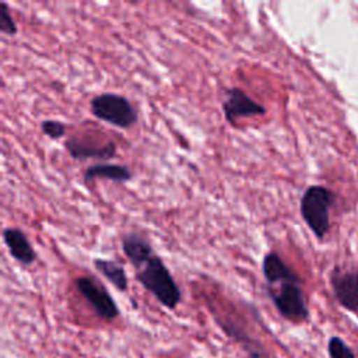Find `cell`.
I'll use <instances>...</instances> for the list:
<instances>
[{"instance_id":"cell-1","label":"cell","mask_w":358,"mask_h":358,"mask_svg":"<svg viewBox=\"0 0 358 358\" xmlns=\"http://www.w3.org/2000/svg\"><path fill=\"white\" fill-rule=\"evenodd\" d=\"M136 268V280L148 291L164 308L176 309L182 299V292L162 259L154 253Z\"/></svg>"},{"instance_id":"cell-2","label":"cell","mask_w":358,"mask_h":358,"mask_svg":"<svg viewBox=\"0 0 358 358\" xmlns=\"http://www.w3.org/2000/svg\"><path fill=\"white\" fill-rule=\"evenodd\" d=\"M267 294L277 312L285 320L292 323H302L308 320L309 310L299 278L267 285Z\"/></svg>"},{"instance_id":"cell-3","label":"cell","mask_w":358,"mask_h":358,"mask_svg":"<svg viewBox=\"0 0 358 358\" xmlns=\"http://www.w3.org/2000/svg\"><path fill=\"white\" fill-rule=\"evenodd\" d=\"M91 113L109 124L129 129L137 122V112L131 102L120 94L103 92L95 95L90 102Z\"/></svg>"},{"instance_id":"cell-4","label":"cell","mask_w":358,"mask_h":358,"mask_svg":"<svg viewBox=\"0 0 358 358\" xmlns=\"http://www.w3.org/2000/svg\"><path fill=\"white\" fill-rule=\"evenodd\" d=\"M333 194L323 186H309L301 199V215L310 231L322 239L329 229V208Z\"/></svg>"},{"instance_id":"cell-5","label":"cell","mask_w":358,"mask_h":358,"mask_svg":"<svg viewBox=\"0 0 358 358\" xmlns=\"http://www.w3.org/2000/svg\"><path fill=\"white\" fill-rule=\"evenodd\" d=\"M76 289L91 305L94 312L106 322H110L119 316V308L109 294V291L96 281L94 277L81 275L74 280Z\"/></svg>"},{"instance_id":"cell-6","label":"cell","mask_w":358,"mask_h":358,"mask_svg":"<svg viewBox=\"0 0 358 358\" xmlns=\"http://www.w3.org/2000/svg\"><path fill=\"white\" fill-rule=\"evenodd\" d=\"M225 94L227 96L222 101V112L225 120L232 124L241 117H252L266 113V108L262 103L256 102L238 87L228 88Z\"/></svg>"},{"instance_id":"cell-7","label":"cell","mask_w":358,"mask_h":358,"mask_svg":"<svg viewBox=\"0 0 358 358\" xmlns=\"http://www.w3.org/2000/svg\"><path fill=\"white\" fill-rule=\"evenodd\" d=\"M64 148L71 158L84 159H109L116 154V145L113 141H98L91 137H70L64 143Z\"/></svg>"},{"instance_id":"cell-8","label":"cell","mask_w":358,"mask_h":358,"mask_svg":"<svg viewBox=\"0 0 358 358\" xmlns=\"http://www.w3.org/2000/svg\"><path fill=\"white\" fill-rule=\"evenodd\" d=\"M330 284L336 299L348 310H358V270H334Z\"/></svg>"},{"instance_id":"cell-9","label":"cell","mask_w":358,"mask_h":358,"mask_svg":"<svg viewBox=\"0 0 358 358\" xmlns=\"http://www.w3.org/2000/svg\"><path fill=\"white\" fill-rule=\"evenodd\" d=\"M3 241L11 257L17 260L20 264L31 266L36 260V252L29 243L27 235L20 228H6L3 231Z\"/></svg>"},{"instance_id":"cell-10","label":"cell","mask_w":358,"mask_h":358,"mask_svg":"<svg viewBox=\"0 0 358 358\" xmlns=\"http://www.w3.org/2000/svg\"><path fill=\"white\" fill-rule=\"evenodd\" d=\"M122 250L129 259V262L133 264V267L140 266L147 259H150L155 252L150 242L136 232H126L120 238Z\"/></svg>"},{"instance_id":"cell-11","label":"cell","mask_w":358,"mask_h":358,"mask_svg":"<svg viewBox=\"0 0 358 358\" xmlns=\"http://www.w3.org/2000/svg\"><path fill=\"white\" fill-rule=\"evenodd\" d=\"M262 273L267 285L298 278V275L285 264V262L275 252H267L264 255L262 262Z\"/></svg>"},{"instance_id":"cell-12","label":"cell","mask_w":358,"mask_h":358,"mask_svg":"<svg viewBox=\"0 0 358 358\" xmlns=\"http://www.w3.org/2000/svg\"><path fill=\"white\" fill-rule=\"evenodd\" d=\"M94 178H105L108 180H112L116 183H124V182L131 180L133 173L124 165L103 162V164H94L84 171L85 180H90Z\"/></svg>"},{"instance_id":"cell-13","label":"cell","mask_w":358,"mask_h":358,"mask_svg":"<svg viewBox=\"0 0 358 358\" xmlns=\"http://www.w3.org/2000/svg\"><path fill=\"white\" fill-rule=\"evenodd\" d=\"M94 266L117 291H127L129 280L123 266L109 259H94Z\"/></svg>"},{"instance_id":"cell-14","label":"cell","mask_w":358,"mask_h":358,"mask_svg":"<svg viewBox=\"0 0 358 358\" xmlns=\"http://www.w3.org/2000/svg\"><path fill=\"white\" fill-rule=\"evenodd\" d=\"M327 352L330 358H355L354 351L345 344L341 337L333 336L327 343Z\"/></svg>"},{"instance_id":"cell-15","label":"cell","mask_w":358,"mask_h":358,"mask_svg":"<svg viewBox=\"0 0 358 358\" xmlns=\"http://www.w3.org/2000/svg\"><path fill=\"white\" fill-rule=\"evenodd\" d=\"M0 31L4 35H15L17 34L15 21L11 17L8 4L6 1H0Z\"/></svg>"},{"instance_id":"cell-16","label":"cell","mask_w":358,"mask_h":358,"mask_svg":"<svg viewBox=\"0 0 358 358\" xmlns=\"http://www.w3.org/2000/svg\"><path fill=\"white\" fill-rule=\"evenodd\" d=\"M41 131L52 140H59L66 134V124L59 120L46 119L41 123Z\"/></svg>"}]
</instances>
